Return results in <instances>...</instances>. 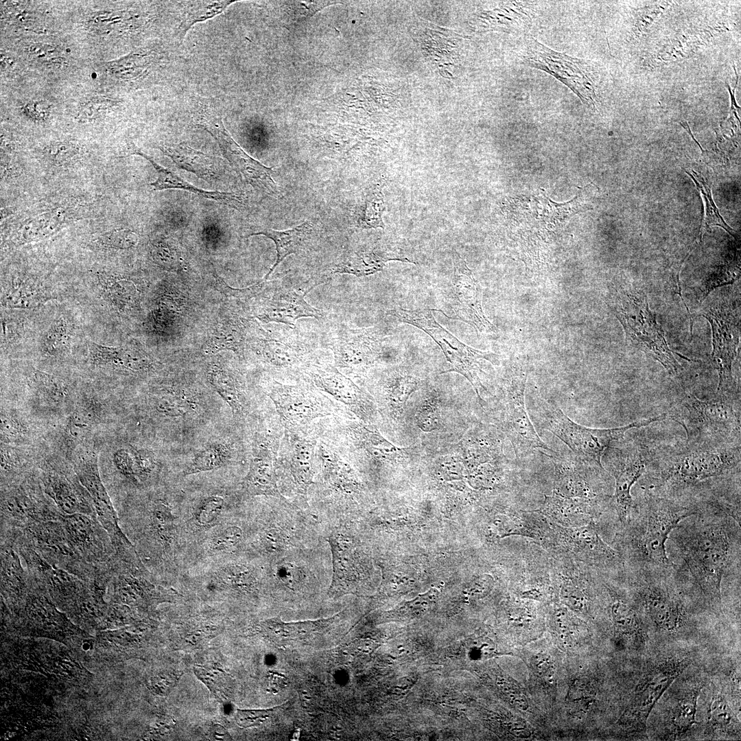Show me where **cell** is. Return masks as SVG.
<instances>
[{
    "mask_svg": "<svg viewBox=\"0 0 741 741\" xmlns=\"http://www.w3.org/2000/svg\"><path fill=\"white\" fill-rule=\"evenodd\" d=\"M740 523L729 514L703 509L683 521L668 539L688 576L707 603L722 612L725 576L740 574Z\"/></svg>",
    "mask_w": 741,
    "mask_h": 741,
    "instance_id": "obj_1",
    "label": "cell"
},
{
    "mask_svg": "<svg viewBox=\"0 0 741 741\" xmlns=\"http://www.w3.org/2000/svg\"><path fill=\"white\" fill-rule=\"evenodd\" d=\"M644 491L635 501L629 520L616 534L615 549L627 571L668 569L674 565L666 549L670 533L681 521L701 510L696 505Z\"/></svg>",
    "mask_w": 741,
    "mask_h": 741,
    "instance_id": "obj_2",
    "label": "cell"
},
{
    "mask_svg": "<svg viewBox=\"0 0 741 741\" xmlns=\"http://www.w3.org/2000/svg\"><path fill=\"white\" fill-rule=\"evenodd\" d=\"M740 463V445L687 443L658 462L642 481L651 493L672 494L695 489L704 481L729 475Z\"/></svg>",
    "mask_w": 741,
    "mask_h": 741,
    "instance_id": "obj_3",
    "label": "cell"
},
{
    "mask_svg": "<svg viewBox=\"0 0 741 741\" xmlns=\"http://www.w3.org/2000/svg\"><path fill=\"white\" fill-rule=\"evenodd\" d=\"M607 303L623 326L627 340L659 362L669 375H677L682 367L668 346L663 330L649 309L644 292L612 285Z\"/></svg>",
    "mask_w": 741,
    "mask_h": 741,
    "instance_id": "obj_4",
    "label": "cell"
},
{
    "mask_svg": "<svg viewBox=\"0 0 741 741\" xmlns=\"http://www.w3.org/2000/svg\"><path fill=\"white\" fill-rule=\"evenodd\" d=\"M532 412L534 421L542 429L555 435L582 460L601 469H604L602 455L611 443L622 438L633 428L668 419L667 414L663 413L618 427L590 428L575 423L554 403L542 399L536 400Z\"/></svg>",
    "mask_w": 741,
    "mask_h": 741,
    "instance_id": "obj_5",
    "label": "cell"
},
{
    "mask_svg": "<svg viewBox=\"0 0 741 741\" xmlns=\"http://www.w3.org/2000/svg\"><path fill=\"white\" fill-rule=\"evenodd\" d=\"M252 347L259 359L272 373L271 377L285 383L300 381L304 370L327 354L314 335L295 327L268 331L258 329Z\"/></svg>",
    "mask_w": 741,
    "mask_h": 741,
    "instance_id": "obj_6",
    "label": "cell"
},
{
    "mask_svg": "<svg viewBox=\"0 0 741 741\" xmlns=\"http://www.w3.org/2000/svg\"><path fill=\"white\" fill-rule=\"evenodd\" d=\"M703 401L688 395L669 416L685 430L687 443L722 445L740 438V414L729 397Z\"/></svg>",
    "mask_w": 741,
    "mask_h": 741,
    "instance_id": "obj_7",
    "label": "cell"
},
{
    "mask_svg": "<svg viewBox=\"0 0 741 741\" xmlns=\"http://www.w3.org/2000/svg\"><path fill=\"white\" fill-rule=\"evenodd\" d=\"M263 392L272 401L284 429L306 432L323 418L346 408L309 384H285L272 377L266 379Z\"/></svg>",
    "mask_w": 741,
    "mask_h": 741,
    "instance_id": "obj_8",
    "label": "cell"
},
{
    "mask_svg": "<svg viewBox=\"0 0 741 741\" xmlns=\"http://www.w3.org/2000/svg\"><path fill=\"white\" fill-rule=\"evenodd\" d=\"M318 439L314 425L306 432L284 429L277 457L279 488L282 495L307 504L308 492L317 472Z\"/></svg>",
    "mask_w": 741,
    "mask_h": 741,
    "instance_id": "obj_9",
    "label": "cell"
},
{
    "mask_svg": "<svg viewBox=\"0 0 741 741\" xmlns=\"http://www.w3.org/2000/svg\"><path fill=\"white\" fill-rule=\"evenodd\" d=\"M432 311L431 309L409 310L397 307L390 310V314L399 322L413 325L430 336L440 347L451 365L444 373L454 371L463 375L482 400L480 390L484 386L478 376L480 361L485 360L496 364L498 355L473 349L460 342L436 320Z\"/></svg>",
    "mask_w": 741,
    "mask_h": 741,
    "instance_id": "obj_10",
    "label": "cell"
},
{
    "mask_svg": "<svg viewBox=\"0 0 741 741\" xmlns=\"http://www.w3.org/2000/svg\"><path fill=\"white\" fill-rule=\"evenodd\" d=\"M317 472L308 492V501L333 509L349 505L357 498L363 486L353 467L318 440Z\"/></svg>",
    "mask_w": 741,
    "mask_h": 741,
    "instance_id": "obj_11",
    "label": "cell"
},
{
    "mask_svg": "<svg viewBox=\"0 0 741 741\" xmlns=\"http://www.w3.org/2000/svg\"><path fill=\"white\" fill-rule=\"evenodd\" d=\"M300 381L341 403L362 421L373 425L378 421L379 412L373 397L342 373L327 354L306 367Z\"/></svg>",
    "mask_w": 741,
    "mask_h": 741,
    "instance_id": "obj_12",
    "label": "cell"
},
{
    "mask_svg": "<svg viewBox=\"0 0 741 741\" xmlns=\"http://www.w3.org/2000/svg\"><path fill=\"white\" fill-rule=\"evenodd\" d=\"M325 340L333 364L348 375L364 376L381 360L385 336L377 327L353 329L337 326Z\"/></svg>",
    "mask_w": 741,
    "mask_h": 741,
    "instance_id": "obj_13",
    "label": "cell"
},
{
    "mask_svg": "<svg viewBox=\"0 0 741 741\" xmlns=\"http://www.w3.org/2000/svg\"><path fill=\"white\" fill-rule=\"evenodd\" d=\"M702 315L711 327L713 349L711 356L718 373V393L729 397L736 388L732 364L737 355L740 339V307H734L733 301L720 300L709 305Z\"/></svg>",
    "mask_w": 741,
    "mask_h": 741,
    "instance_id": "obj_14",
    "label": "cell"
},
{
    "mask_svg": "<svg viewBox=\"0 0 741 741\" xmlns=\"http://www.w3.org/2000/svg\"><path fill=\"white\" fill-rule=\"evenodd\" d=\"M550 524L554 531L556 543V548L552 552H567L578 561L602 573L620 574L624 572L621 555L604 541L595 521L578 527H563L552 522Z\"/></svg>",
    "mask_w": 741,
    "mask_h": 741,
    "instance_id": "obj_15",
    "label": "cell"
},
{
    "mask_svg": "<svg viewBox=\"0 0 741 741\" xmlns=\"http://www.w3.org/2000/svg\"><path fill=\"white\" fill-rule=\"evenodd\" d=\"M523 60L528 66L543 70L562 82L584 104H595L593 81L585 60L556 51L532 38L526 43Z\"/></svg>",
    "mask_w": 741,
    "mask_h": 741,
    "instance_id": "obj_16",
    "label": "cell"
},
{
    "mask_svg": "<svg viewBox=\"0 0 741 741\" xmlns=\"http://www.w3.org/2000/svg\"><path fill=\"white\" fill-rule=\"evenodd\" d=\"M526 372L519 370L510 377L504 387V429L513 445L517 458L525 457L538 449L554 452L539 437L526 410Z\"/></svg>",
    "mask_w": 741,
    "mask_h": 741,
    "instance_id": "obj_17",
    "label": "cell"
},
{
    "mask_svg": "<svg viewBox=\"0 0 741 741\" xmlns=\"http://www.w3.org/2000/svg\"><path fill=\"white\" fill-rule=\"evenodd\" d=\"M689 664L687 659H669L652 669L637 685L620 720L633 732H645L656 703Z\"/></svg>",
    "mask_w": 741,
    "mask_h": 741,
    "instance_id": "obj_18",
    "label": "cell"
},
{
    "mask_svg": "<svg viewBox=\"0 0 741 741\" xmlns=\"http://www.w3.org/2000/svg\"><path fill=\"white\" fill-rule=\"evenodd\" d=\"M653 460L650 449L642 445L633 444L611 450L607 466L615 480L613 503L620 528L629 520L634 507L631 489Z\"/></svg>",
    "mask_w": 741,
    "mask_h": 741,
    "instance_id": "obj_19",
    "label": "cell"
},
{
    "mask_svg": "<svg viewBox=\"0 0 741 741\" xmlns=\"http://www.w3.org/2000/svg\"><path fill=\"white\" fill-rule=\"evenodd\" d=\"M304 295L287 285L275 284L265 289L263 282L255 285L252 296L255 298L253 311L261 322L282 323L295 327L303 317L320 319L322 311L309 304Z\"/></svg>",
    "mask_w": 741,
    "mask_h": 741,
    "instance_id": "obj_20",
    "label": "cell"
},
{
    "mask_svg": "<svg viewBox=\"0 0 741 741\" xmlns=\"http://www.w3.org/2000/svg\"><path fill=\"white\" fill-rule=\"evenodd\" d=\"M198 125L213 136L224 157L250 185L270 196H279L277 185L272 178V169L250 156L232 138L221 118L211 113H204Z\"/></svg>",
    "mask_w": 741,
    "mask_h": 741,
    "instance_id": "obj_21",
    "label": "cell"
},
{
    "mask_svg": "<svg viewBox=\"0 0 741 741\" xmlns=\"http://www.w3.org/2000/svg\"><path fill=\"white\" fill-rule=\"evenodd\" d=\"M24 532L26 544L50 564L76 576L95 573L71 545L60 521L36 523L24 528Z\"/></svg>",
    "mask_w": 741,
    "mask_h": 741,
    "instance_id": "obj_22",
    "label": "cell"
},
{
    "mask_svg": "<svg viewBox=\"0 0 741 741\" xmlns=\"http://www.w3.org/2000/svg\"><path fill=\"white\" fill-rule=\"evenodd\" d=\"M60 521L71 545L89 565L95 569L108 566L109 544L113 543L95 517L83 513L63 514Z\"/></svg>",
    "mask_w": 741,
    "mask_h": 741,
    "instance_id": "obj_23",
    "label": "cell"
},
{
    "mask_svg": "<svg viewBox=\"0 0 741 741\" xmlns=\"http://www.w3.org/2000/svg\"><path fill=\"white\" fill-rule=\"evenodd\" d=\"M454 265L452 308L456 318L470 325L478 333L497 332L483 311L480 283L457 253L454 255Z\"/></svg>",
    "mask_w": 741,
    "mask_h": 741,
    "instance_id": "obj_24",
    "label": "cell"
},
{
    "mask_svg": "<svg viewBox=\"0 0 741 741\" xmlns=\"http://www.w3.org/2000/svg\"><path fill=\"white\" fill-rule=\"evenodd\" d=\"M74 471L78 481L89 495L97 519L110 539L117 541L124 538L119 526L117 513L100 477L97 455L87 454L79 457L75 461Z\"/></svg>",
    "mask_w": 741,
    "mask_h": 741,
    "instance_id": "obj_25",
    "label": "cell"
},
{
    "mask_svg": "<svg viewBox=\"0 0 741 741\" xmlns=\"http://www.w3.org/2000/svg\"><path fill=\"white\" fill-rule=\"evenodd\" d=\"M608 501L566 497L556 491L545 495L542 506L537 510L549 521L563 527H578L596 522L604 513Z\"/></svg>",
    "mask_w": 741,
    "mask_h": 741,
    "instance_id": "obj_26",
    "label": "cell"
},
{
    "mask_svg": "<svg viewBox=\"0 0 741 741\" xmlns=\"http://www.w3.org/2000/svg\"><path fill=\"white\" fill-rule=\"evenodd\" d=\"M1 520L14 528H25L34 524L60 521L62 513L53 504L34 496L23 487L1 495Z\"/></svg>",
    "mask_w": 741,
    "mask_h": 741,
    "instance_id": "obj_27",
    "label": "cell"
},
{
    "mask_svg": "<svg viewBox=\"0 0 741 741\" xmlns=\"http://www.w3.org/2000/svg\"><path fill=\"white\" fill-rule=\"evenodd\" d=\"M329 544L333 574L328 590L331 598L350 593L357 580L358 568L351 539L340 530L333 531L327 538Z\"/></svg>",
    "mask_w": 741,
    "mask_h": 741,
    "instance_id": "obj_28",
    "label": "cell"
},
{
    "mask_svg": "<svg viewBox=\"0 0 741 741\" xmlns=\"http://www.w3.org/2000/svg\"><path fill=\"white\" fill-rule=\"evenodd\" d=\"M42 481L45 493L63 514L83 513L96 517L89 494L78 481L56 472L45 473Z\"/></svg>",
    "mask_w": 741,
    "mask_h": 741,
    "instance_id": "obj_29",
    "label": "cell"
},
{
    "mask_svg": "<svg viewBox=\"0 0 741 741\" xmlns=\"http://www.w3.org/2000/svg\"><path fill=\"white\" fill-rule=\"evenodd\" d=\"M551 458L555 469L554 491L570 497L609 499L611 496L599 491L598 486L592 483L576 467L556 456Z\"/></svg>",
    "mask_w": 741,
    "mask_h": 741,
    "instance_id": "obj_30",
    "label": "cell"
},
{
    "mask_svg": "<svg viewBox=\"0 0 741 741\" xmlns=\"http://www.w3.org/2000/svg\"><path fill=\"white\" fill-rule=\"evenodd\" d=\"M338 615L316 620L285 622L279 618L268 620L263 623L264 632L278 644L290 646L301 642L323 631L331 625Z\"/></svg>",
    "mask_w": 741,
    "mask_h": 741,
    "instance_id": "obj_31",
    "label": "cell"
},
{
    "mask_svg": "<svg viewBox=\"0 0 741 741\" xmlns=\"http://www.w3.org/2000/svg\"><path fill=\"white\" fill-rule=\"evenodd\" d=\"M603 582L610 594L609 614L615 632L620 635L637 639L644 637L642 618L634 603L622 596L611 585L608 575L602 573Z\"/></svg>",
    "mask_w": 741,
    "mask_h": 741,
    "instance_id": "obj_32",
    "label": "cell"
},
{
    "mask_svg": "<svg viewBox=\"0 0 741 741\" xmlns=\"http://www.w3.org/2000/svg\"><path fill=\"white\" fill-rule=\"evenodd\" d=\"M135 153L147 159L156 170L157 178L150 183L155 190L183 189L207 199L216 200L237 209H239L243 205L241 198L235 193L219 191H206L199 189L185 180L172 170L160 165L148 155L141 151H135Z\"/></svg>",
    "mask_w": 741,
    "mask_h": 741,
    "instance_id": "obj_33",
    "label": "cell"
},
{
    "mask_svg": "<svg viewBox=\"0 0 741 741\" xmlns=\"http://www.w3.org/2000/svg\"><path fill=\"white\" fill-rule=\"evenodd\" d=\"M262 235L271 239L276 245L277 260L265 277H268L275 268L289 255L301 252L309 248L314 239L311 224L305 222L300 225L283 231L263 228L251 233L248 236Z\"/></svg>",
    "mask_w": 741,
    "mask_h": 741,
    "instance_id": "obj_34",
    "label": "cell"
},
{
    "mask_svg": "<svg viewBox=\"0 0 741 741\" xmlns=\"http://www.w3.org/2000/svg\"><path fill=\"white\" fill-rule=\"evenodd\" d=\"M392 259H397L377 248L349 250L334 263L329 274L368 275L381 270L386 261Z\"/></svg>",
    "mask_w": 741,
    "mask_h": 741,
    "instance_id": "obj_35",
    "label": "cell"
},
{
    "mask_svg": "<svg viewBox=\"0 0 741 741\" xmlns=\"http://www.w3.org/2000/svg\"><path fill=\"white\" fill-rule=\"evenodd\" d=\"M61 209L46 211L24 220L14 233L13 239L19 244L44 239L56 233L65 222Z\"/></svg>",
    "mask_w": 741,
    "mask_h": 741,
    "instance_id": "obj_36",
    "label": "cell"
},
{
    "mask_svg": "<svg viewBox=\"0 0 741 741\" xmlns=\"http://www.w3.org/2000/svg\"><path fill=\"white\" fill-rule=\"evenodd\" d=\"M42 283L29 277L12 278L1 297L3 306L9 308H31L48 300Z\"/></svg>",
    "mask_w": 741,
    "mask_h": 741,
    "instance_id": "obj_37",
    "label": "cell"
},
{
    "mask_svg": "<svg viewBox=\"0 0 741 741\" xmlns=\"http://www.w3.org/2000/svg\"><path fill=\"white\" fill-rule=\"evenodd\" d=\"M161 150L178 167L193 172L204 180L220 177L221 169L214 159L187 145L164 146Z\"/></svg>",
    "mask_w": 741,
    "mask_h": 741,
    "instance_id": "obj_38",
    "label": "cell"
},
{
    "mask_svg": "<svg viewBox=\"0 0 741 741\" xmlns=\"http://www.w3.org/2000/svg\"><path fill=\"white\" fill-rule=\"evenodd\" d=\"M89 357L96 366H112L138 370L146 366V360L140 354L122 347L89 344Z\"/></svg>",
    "mask_w": 741,
    "mask_h": 741,
    "instance_id": "obj_39",
    "label": "cell"
},
{
    "mask_svg": "<svg viewBox=\"0 0 741 741\" xmlns=\"http://www.w3.org/2000/svg\"><path fill=\"white\" fill-rule=\"evenodd\" d=\"M701 687L685 692L672 708L668 720L669 734L677 738L688 732L696 722L697 701Z\"/></svg>",
    "mask_w": 741,
    "mask_h": 741,
    "instance_id": "obj_40",
    "label": "cell"
},
{
    "mask_svg": "<svg viewBox=\"0 0 741 741\" xmlns=\"http://www.w3.org/2000/svg\"><path fill=\"white\" fill-rule=\"evenodd\" d=\"M73 333V324L68 318L60 316L55 318L42 338L43 351L51 357L62 355L69 349Z\"/></svg>",
    "mask_w": 741,
    "mask_h": 741,
    "instance_id": "obj_41",
    "label": "cell"
},
{
    "mask_svg": "<svg viewBox=\"0 0 741 741\" xmlns=\"http://www.w3.org/2000/svg\"><path fill=\"white\" fill-rule=\"evenodd\" d=\"M246 449L213 445L200 452L187 471V474L211 470L226 464L233 457H244Z\"/></svg>",
    "mask_w": 741,
    "mask_h": 741,
    "instance_id": "obj_42",
    "label": "cell"
},
{
    "mask_svg": "<svg viewBox=\"0 0 741 741\" xmlns=\"http://www.w3.org/2000/svg\"><path fill=\"white\" fill-rule=\"evenodd\" d=\"M685 172L696 183V186L701 192L705 202V217L701 226V233L708 231L712 226H718L722 227L731 235L735 236L734 230L725 222L720 215L712 198L710 187L705 178L694 170H691V172L687 170Z\"/></svg>",
    "mask_w": 741,
    "mask_h": 741,
    "instance_id": "obj_43",
    "label": "cell"
},
{
    "mask_svg": "<svg viewBox=\"0 0 741 741\" xmlns=\"http://www.w3.org/2000/svg\"><path fill=\"white\" fill-rule=\"evenodd\" d=\"M32 379L34 387L45 403L51 406H59L63 403L68 392L62 380L39 370L34 373Z\"/></svg>",
    "mask_w": 741,
    "mask_h": 741,
    "instance_id": "obj_44",
    "label": "cell"
},
{
    "mask_svg": "<svg viewBox=\"0 0 741 741\" xmlns=\"http://www.w3.org/2000/svg\"><path fill=\"white\" fill-rule=\"evenodd\" d=\"M709 713V725L713 729L727 733L738 731L739 721L722 694H719L714 698Z\"/></svg>",
    "mask_w": 741,
    "mask_h": 741,
    "instance_id": "obj_45",
    "label": "cell"
},
{
    "mask_svg": "<svg viewBox=\"0 0 741 741\" xmlns=\"http://www.w3.org/2000/svg\"><path fill=\"white\" fill-rule=\"evenodd\" d=\"M98 289L102 298L112 306L122 307L130 300V292L124 281L117 277L102 272L98 275Z\"/></svg>",
    "mask_w": 741,
    "mask_h": 741,
    "instance_id": "obj_46",
    "label": "cell"
},
{
    "mask_svg": "<svg viewBox=\"0 0 741 741\" xmlns=\"http://www.w3.org/2000/svg\"><path fill=\"white\" fill-rule=\"evenodd\" d=\"M309 574L307 567L287 558L281 560L274 568L277 579L292 590L301 587L307 581Z\"/></svg>",
    "mask_w": 741,
    "mask_h": 741,
    "instance_id": "obj_47",
    "label": "cell"
},
{
    "mask_svg": "<svg viewBox=\"0 0 741 741\" xmlns=\"http://www.w3.org/2000/svg\"><path fill=\"white\" fill-rule=\"evenodd\" d=\"M341 3L338 1H285L283 3V14L289 22H302L324 8Z\"/></svg>",
    "mask_w": 741,
    "mask_h": 741,
    "instance_id": "obj_48",
    "label": "cell"
},
{
    "mask_svg": "<svg viewBox=\"0 0 741 741\" xmlns=\"http://www.w3.org/2000/svg\"><path fill=\"white\" fill-rule=\"evenodd\" d=\"M221 577L231 585L244 589H251L256 579L252 571L242 564H229L220 572Z\"/></svg>",
    "mask_w": 741,
    "mask_h": 741,
    "instance_id": "obj_49",
    "label": "cell"
},
{
    "mask_svg": "<svg viewBox=\"0 0 741 741\" xmlns=\"http://www.w3.org/2000/svg\"><path fill=\"white\" fill-rule=\"evenodd\" d=\"M137 242V235L127 228L108 231L99 236L97 240V243L105 248L117 250L128 249L135 246Z\"/></svg>",
    "mask_w": 741,
    "mask_h": 741,
    "instance_id": "obj_50",
    "label": "cell"
},
{
    "mask_svg": "<svg viewBox=\"0 0 741 741\" xmlns=\"http://www.w3.org/2000/svg\"><path fill=\"white\" fill-rule=\"evenodd\" d=\"M45 152L47 161L59 168L74 162L79 154V149L70 143L57 142L49 145Z\"/></svg>",
    "mask_w": 741,
    "mask_h": 741,
    "instance_id": "obj_51",
    "label": "cell"
},
{
    "mask_svg": "<svg viewBox=\"0 0 741 741\" xmlns=\"http://www.w3.org/2000/svg\"><path fill=\"white\" fill-rule=\"evenodd\" d=\"M261 543L267 552L277 555L284 553L291 543L287 530L279 527H271L263 532Z\"/></svg>",
    "mask_w": 741,
    "mask_h": 741,
    "instance_id": "obj_52",
    "label": "cell"
},
{
    "mask_svg": "<svg viewBox=\"0 0 741 741\" xmlns=\"http://www.w3.org/2000/svg\"><path fill=\"white\" fill-rule=\"evenodd\" d=\"M1 421V438L3 440L8 443L14 442L25 438L27 427L16 414L2 410Z\"/></svg>",
    "mask_w": 741,
    "mask_h": 741,
    "instance_id": "obj_53",
    "label": "cell"
},
{
    "mask_svg": "<svg viewBox=\"0 0 741 741\" xmlns=\"http://www.w3.org/2000/svg\"><path fill=\"white\" fill-rule=\"evenodd\" d=\"M152 526L161 539H167L172 530L174 517L167 506L163 503L154 505L152 510ZM166 540V539H165Z\"/></svg>",
    "mask_w": 741,
    "mask_h": 741,
    "instance_id": "obj_54",
    "label": "cell"
},
{
    "mask_svg": "<svg viewBox=\"0 0 741 741\" xmlns=\"http://www.w3.org/2000/svg\"><path fill=\"white\" fill-rule=\"evenodd\" d=\"M224 504V499L219 496H211L206 499L197 510L196 518L201 525L212 523L220 515Z\"/></svg>",
    "mask_w": 741,
    "mask_h": 741,
    "instance_id": "obj_55",
    "label": "cell"
},
{
    "mask_svg": "<svg viewBox=\"0 0 741 741\" xmlns=\"http://www.w3.org/2000/svg\"><path fill=\"white\" fill-rule=\"evenodd\" d=\"M242 538L243 532L239 527L229 526L214 540L213 548L217 550H230L236 548Z\"/></svg>",
    "mask_w": 741,
    "mask_h": 741,
    "instance_id": "obj_56",
    "label": "cell"
},
{
    "mask_svg": "<svg viewBox=\"0 0 741 741\" xmlns=\"http://www.w3.org/2000/svg\"><path fill=\"white\" fill-rule=\"evenodd\" d=\"M272 711L273 709L238 710L236 721L243 727L258 726L270 717Z\"/></svg>",
    "mask_w": 741,
    "mask_h": 741,
    "instance_id": "obj_57",
    "label": "cell"
},
{
    "mask_svg": "<svg viewBox=\"0 0 741 741\" xmlns=\"http://www.w3.org/2000/svg\"><path fill=\"white\" fill-rule=\"evenodd\" d=\"M113 464L118 471L127 478L136 477L134 462L130 453L124 449L116 451L113 457Z\"/></svg>",
    "mask_w": 741,
    "mask_h": 741,
    "instance_id": "obj_58",
    "label": "cell"
},
{
    "mask_svg": "<svg viewBox=\"0 0 741 741\" xmlns=\"http://www.w3.org/2000/svg\"><path fill=\"white\" fill-rule=\"evenodd\" d=\"M195 673L215 694L224 693V674L218 670H208L204 668H195Z\"/></svg>",
    "mask_w": 741,
    "mask_h": 741,
    "instance_id": "obj_59",
    "label": "cell"
},
{
    "mask_svg": "<svg viewBox=\"0 0 741 741\" xmlns=\"http://www.w3.org/2000/svg\"><path fill=\"white\" fill-rule=\"evenodd\" d=\"M416 419L418 425L425 432H430L438 425L436 408L427 402L420 408Z\"/></svg>",
    "mask_w": 741,
    "mask_h": 741,
    "instance_id": "obj_60",
    "label": "cell"
},
{
    "mask_svg": "<svg viewBox=\"0 0 741 741\" xmlns=\"http://www.w3.org/2000/svg\"><path fill=\"white\" fill-rule=\"evenodd\" d=\"M90 645H91L90 644H89L88 642H84V643L82 644V648H83V650H88L89 649H90V647H91V646H90Z\"/></svg>",
    "mask_w": 741,
    "mask_h": 741,
    "instance_id": "obj_61",
    "label": "cell"
}]
</instances>
